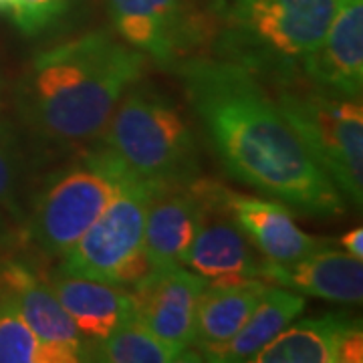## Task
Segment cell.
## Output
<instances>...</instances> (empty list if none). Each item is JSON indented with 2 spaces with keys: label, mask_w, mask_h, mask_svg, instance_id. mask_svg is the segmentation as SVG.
Masks as SVG:
<instances>
[{
  "label": "cell",
  "mask_w": 363,
  "mask_h": 363,
  "mask_svg": "<svg viewBox=\"0 0 363 363\" xmlns=\"http://www.w3.org/2000/svg\"><path fill=\"white\" fill-rule=\"evenodd\" d=\"M169 71L233 180L315 218L345 214V198L301 143L267 85L245 67L192 55Z\"/></svg>",
  "instance_id": "obj_1"
},
{
  "label": "cell",
  "mask_w": 363,
  "mask_h": 363,
  "mask_svg": "<svg viewBox=\"0 0 363 363\" xmlns=\"http://www.w3.org/2000/svg\"><path fill=\"white\" fill-rule=\"evenodd\" d=\"M145 55L107 30H91L37 52L18 83V113L49 150L99 142L121 95L138 83Z\"/></svg>",
  "instance_id": "obj_2"
},
{
  "label": "cell",
  "mask_w": 363,
  "mask_h": 363,
  "mask_svg": "<svg viewBox=\"0 0 363 363\" xmlns=\"http://www.w3.org/2000/svg\"><path fill=\"white\" fill-rule=\"evenodd\" d=\"M337 0H208L210 55L245 67L264 85L301 77L321 43Z\"/></svg>",
  "instance_id": "obj_3"
},
{
  "label": "cell",
  "mask_w": 363,
  "mask_h": 363,
  "mask_svg": "<svg viewBox=\"0 0 363 363\" xmlns=\"http://www.w3.org/2000/svg\"><path fill=\"white\" fill-rule=\"evenodd\" d=\"M97 143L143 180L190 184L200 178L190 119L169 95L140 81L121 95Z\"/></svg>",
  "instance_id": "obj_4"
},
{
  "label": "cell",
  "mask_w": 363,
  "mask_h": 363,
  "mask_svg": "<svg viewBox=\"0 0 363 363\" xmlns=\"http://www.w3.org/2000/svg\"><path fill=\"white\" fill-rule=\"evenodd\" d=\"M130 174L101 143L49 174L30 202L28 242L45 257H63L97 220Z\"/></svg>",
  "instance_id": "obj_5"
},
{
  "label": "cell",
  "mask_w": 363,
  "mask_h": 363,
  "mask_svg": "<svg viewBox=\"0 0 363 363\" xmlns=\"http://www.w3.org/2000/svg\"><path fill=\"white\" fill-rule=\"evenodd\" d=\"M274 101L301 143L353 206L363 204L362 97L321 89L295 79L272 87Z\"/></svg>",
  "instance_id": "obj_6"
},
{
  "label": "cell",
  "mask_w": 363,
  "mask_h": 363,
  "mask_svg": "<svg viewBox=\"0 0 363 363\" xmlns=\"http://www.w3.org/2000/svg\"><path fill=\"white\" fill-rule=\"evenodd\" d=\"M162 184L130 174L97 220L63 255L57 272L133 286L150 272L143 228L150 202Z\"/></svg>",
  "instance_id": "obj_7"
},
{
  "label": "cell",
  "mask_w": 363,
  "mask_h": 363,
  "mask_svg": "<svg viewBox=\"0 0 363 363\" xmlns=\"http://www.w3.org/2000/svg\"><path fill=\"white\" fill-rule=\"evenodd\" d=\"M119 39L164 69L206 47L204 11L190 0H107Z\"/></svg>",
  "instance_id": "obj_8"
},
{
  "label": "cell",
  "mask_w": 363,
  "mask_h": 363,
  "mask_svg": "<svg viewBox=\"0 0 363 363\" xmlns=\"http://www.w3.org/2000/svg\"><path fill=\"white\" fill-rule=\"evenodd\" d=\"M204 212L184 264L208 281L259 279L260 262L248 236L222 202V184L200 178Z\"/></svg>",
  "instance_id": "obj_9"
},
{
  "label": "cell",
  "mask_w": 363,
  "mask_h": 363,
  "mask_svg": "<svg viewBox=\"0 0 363 363\" xmlns=\"http://www.w3.org/2000/svg\"><path fill=\"white\" fill-rule=\"evenodd\" d=\"M208 283V279L182 269V264L150 269L140 283L131 286L135 317L166 345L190 353L196 305Z\"/></svg>",
  "instance_id": "obj_10"
},
{
  "label": "cell",
  "mask_w": 363,
  "mask_h": 363,
  "mask_svg": "<svg viewBox=\"0 0 363 363\" xmlns=\"http://www.w3.org/2000/svg\"><path fill=\"white\" fill-rule=\"evenodd\" d=\"M0 293L13 301L26 325L52 350L59 363L87 362V345L63 309L51 285L23 260H9L0 269Z\"/></svg>",
  "instance_id": "obj_11"
},
{
  "label": "cell",
  "mask_w": 363,
  "mask_h": 363,
  "mask_svg": "<svg viewBox=\"0 0 363 363\" xmlns=\"http://www.w3.org/2000/svg\"><path fill=\"white\" fill-rule=\"evenodd\" d=\"M255 363H362V321L327 313L283 329L252 357Z\"/></svg>",
  "instance_id": "obj_12"
},
{
  "label": "cell",
  "mask_w": 363,
  "mask_h": 363,
  "mask_svg": "<svg viewBox=\"0 0 363 363\" xmlns=\"http://www.w3.org/2000/svg\"><path fill=\"white\" fill-rule=\"evenodd\" d=\"M301 79L341 95H362L363 0H337L325 37L301 65Z\"/></svg>",
  "instance_id": "obj_13"
},
{
  "label": "cell",
  "mask_w": 363,
  "mask_h": 363,
  "mask_svg": "<svg viewBox=\"0 0 363 363\" xmlns=\"http://www.w3.org/2000/svg\"><path fill=\"white\" fill-rule=\"evenodd\" d=\"M198 180L162 184L152 198L143 228V250L152 269L184 264L204 212Z\"/></svg>",
  "instance_id": "obj_14"
},
{
  "label": "cell",
  "mask_w": 363,
  "mask_h": 363,
  "mask_svg": "<svg viewBox=\"0 0 363 363\" xmlns=\"http://www.w3.org/2000/svg\"><path fill=\"white\" fill-rule=\"evenodd\" d=\"M220 194L236 224L267 260L291 262L335 242L303 233L283 202L240 194L226 186H222Z\"/></svg>",
  "instance_id": "obj_15"
},
{
  "label": "cell",
  "mask_w": 363,
  "mask_h": 363,
  "mask_svg": "<svg viewBox=\"0 0 363 363\" xmlns=\"http://www.w3.org/2000/svg\"><path fill=\"white\" fill-rule=\"evenodd\" d=\"M259 279L341 305H359L363 298L362 259L331 247L291 262L264 259L260 262Z\"/></svg>",
  "instance_id": "obj_16"
},
{
  "label": "cell",
  "mask_w": 363,
  "mask_h": 363,
  "mask_svg": "<svg viewBox=\"0 0 363 363\" xmlns=\"http://www.w3.org/2000/svg\"><path fill=\"white\" fill-rule=\"evenodd\" d=\"M51 289L87 345V362L91 347L101 343L123 321L135 317L133 295L125 286L55 272Z\"/></svg>",
  "instance_id": "obj_17"
},
{
  "label": "cell",
  "mask_w": 363,
  "mask_h": 363,
  "mask_svg": "<svg viewBox=\"0 0 363 363\" xmlns=\"http://www.w3.org/2000/svg\"><path fill=\"white\" fill-rule=\"evenodd\" d=\"M264 291L267 285L260 279L208 283L196 305L192 347L200 351V355H206L233 339L259 305Z\"/></svg>",
  "instance_id": "obj_18"
},
{
  "label": "cell",
  "mask_w": 363,
  "mask_h": 363,
  "mask_svg": "<svg viewBox=\"0 0 363 363\" xmlns=\"http://www.w3.org/2000/svg\"><path fill=\"white\" fill-rule=\"evenodd\" d=\"M307 301L301 293L286 291L285 286H269L262 293L259 305L250 313L245 325L234 333L233 339L220 347L208 351L202 359L222 363L252 362L267 343H271L291 321L305 309Z\"/></svg>",
  "instance_id": "obj_19"
},
{
  "label": "cell",
  "mask_w": 363,
  "mask_h": 363,
  "mask_svg": "<svg viewBox=\"0 0 363 363\" xmlns=\"http://www.w3.org/2000/svg\"><path fill=\"white\" fill-rule=\"evenodd\" d=\"M190 353L166 345L138 319L131 317L89 351V362L105 363H174L192 362Z\"/></svg>",
  "instance_id": "obj_20"
},
{
  "label": "cell",
  "mask_w": 363,
  "mask_h": 363,
  "mask_svg": "<svg viewBox=\"0 0 363 363\" xmlns=\"http://www.w3.org/2000/svg\"><path fill=\"white\" fill-rule=\"evenodd\" d=\"M0 363H59L37 333L26 325L16 305L0 293Z\"/></svg>",
  "instance_id": "obj_21"
},
{
  "label": "cell",
  "mask_w": 363,
  "mask_h": 363,
  "mask_svg": "<svg viewBox=\"0 0 363 363\" xmlns=\"http://www.w3.org/2000/svg\"><path fill=\"white\" fill-rule=\"evenodd\" d=\"M73 0H16L11 21L25 37H39L57 26L69 13Z\"/></svg>",
  "instance_id": "obj_22"
},
{
  "label": "cell",
  "mask_w": 363,
  "mask_h": 363,
  "mask_svg": "<svg viewBox=\"0 0 363 363\" xmlns=\"http://www.w3.org/2000/svg\"><path fill=\"white\" fill-rule=\"evenodd\" d=\"M23 176V160L13 130L0 121V206H16V192Z\"/></svg>",
  "instance_id": "obj_23"
},
{
  "label": "cell",
  "mask_w": 363,
  "mask_h": 363,
  "mask_svg": "<svg viewBox=\"0 0 363 363\" xmlns=\"http://www.w3.org/2000/svg\"><path fill=\"white\" fill-rule=\"evenodd\" d=\"M339 245L350 252L351 257L363 260V228H351L350 233H345L339 238Z\"/></svg>",
  "instance_id": "obj_24"
},
{
  "label": "cell",
  "mask_w": 363,
  "mask_h": 363,
  "mask_svg": "<svg viewBox=\"0 0 363 363\" xmlns=\"http://www.w3.org/2000/svg\"><path fill=\"white\" fill-rule=\"evenodd\" d=\"M14 6H16V0H0V13L2 14H13Z\"/></svg>",
  "instance_id": "obj_25"
},
{
  "label": "cell",
  "mask_w": 363,
  "mask_h": 363,
  "mask_svg": "<svg viewBox=\"0 0 363 363\" xmlns=\"http://www.w3.org/2000/svg\"><path fill=\"white\" fill-rule=\"evenodd\" d=\"M2 236H4V224H2V218H0V240H2Z\"/></svg>",
  "instance_id": "obj_26"
}]
</instances>
